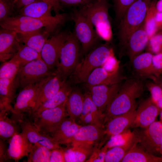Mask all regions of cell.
I'll return each mask as SVG.
<instances>
[{
	"instance_id": "5b68a950",
	"label": "cell",
	"mask_w": 162,
	"mask_h": 162,
	"mask_svg": "<svg viewBox=\"0 0 162 162\" xmlns=\"http://www.w3.org/2000/svg\"><path fill=\"white\" fill-rule=\"evenodd\" d=\"M112 49L107 44L101 45L91 51L79 62L72 73V79L76 83L85 82L91 72L101 67L111 56Z\"/></svg>"
},
{
	"instance_id": "60d3db41",
	"label": "cell",
	"mask_w": 162,
	"mask_h": 162,
	"mask_svg": "<svg viewBox=\"0 0 162 162\" xmlns=\"http://www.w3.org/2000/svg\"><path fill=\"white\" fill-rule=\"evenodd\" d=\"M15 9L14 0H0V21L13 16Z\"/></svg>"
},
{
	"instance_id": "ba28073f",
	"label": "cell",
	"mask_w": 162,
	"mask_h": 162,
	"mask_svg": "<svg viewBox=\"0 0 162 162\" xmlns=\"http://www.w3.org/2000/svg\"><path fill=\"white\" fill-rule=\"evenodd\" d=\"M41 58L34 60L20 67L17 74L22 88L40 82L51 75L52 72Z\"/></svg>"
},
{
	"instance_id": "7c38bea8",
	"label": "cell",
	"mask_w": 162,
	"mask_h": 162,
	"mask_svg": "<svg viewBox=\"0 0 162 162\" xmlns=\"http://www.w3.org/2000/svg\"><path fill=\"white\" fill-rule=\"evenodd\" d=\"M68 33L61 32L52 36L46 42L41 52L42 59L51 70L59 63L62 47Z\"/></svg>"
},
{
	"instance_id": "816d5d0a",
	"label": "cell",
	"mask_w": 162,
	"mask_h": 162,
	"mask_svg": "<svg viewBox=\"0 0 162 162\" xmlns=\"http://www.w3.org/2000/svg\"><path fill=\"white\" fill-rule=\"evenodd\" d=\"M36 0H14L15 9L18 10Z\"/></svg>"
},
{
	"instance_id": "b9f144b4",
	"label": "cell",
	"mask_w": 162,
	"mask_h": 162,
	"mask_svg": "<svg viewBox=\"0 0 162 162\" xmlns=\"http://www.w3.org/2000/svg\"><path fill=\"white\" fill-rule=\"evenodd\" d=\"M149 48L152 53L158 54L162 51V31H158L149 39Z\"/></svg>"
},
{
	"instance_id": "30bf717a",
	"label": "cell",
	"mask_w": 162,
	"mask_h": 162,
	"mask_svg": "<svg viewBox=\"0 0 162 162\" xmlns=\"http://www.w3.org/2000/svg\"><path fill=\"white\" fill-rule=\"evenodd\" d=\"M67 115L64 104L44 110L32 117L34 122L40 133L50 136Z\"/></svg>"
},
{
	"instance_id": "4316f807",
	"label": "cell",
	"mask_w": 162,
	"mask_h": 162,
	"mask_svg": "<svg viewBox=\"0 0 162 162\" xmlns=\"http://www.w3.org/2000/svg\"><path fill=\"white\" fill-rule=\"evenodd\" d=\"M41 29L26 33H18V39L20 43L33 49L40 55L42 50L50 34Z\"/></svg>"
},
{
	"instance_id": "3957f363",
	"label": "cell",
	"mask_w": 162,
	"mask_h": 162,
	"mask_svg": "<svg viewBox=\"0 0 162 162\" xmlns=\"http://www.w3.org/2000/svg\"><path fill=\"white\" fill-rule=\"evenodd\" d=\"M152 0H136L127 9L119 21L118 38L122 56L132 33L144 22Z\"/></svg>"
},
{
	"instance_id": "f35d334b",
	"label": "cell",
	"mask_w": 162,
	"mask_h": 162,
	"mask_svg": "<svg viewBox=\"0 0 162 162\" xmlns=\"http://www.w3.org/2000/svg\"><path fill=\"white\" fill-rule=\"evenodd\" d=\"M20 66L15 62L9 60L3 62L0 68V78L12 79L16 76Z\"/></svg>"
},
{
	"instance_id": "603a6c76",
	"label": "cell",
	"mask_w": 162,
	"mask_h": 162,
	"mask_svg": "<svg viewBox=\"0 0 162 162\" xmlns=\"http://www.w3.org/2000/svg\"><path fill=\"white\" fill-rule=\"evenodd\" d=\"M153 53L149 52L141 53L130 60L134 78L143 80L150 78L155 80L152 63Z\"/></svg>"
},
{
	"instance_id": "ffe728a7",
	"label": "cell",
	"mask_w": 162,
	"mask_h": 162,
	"mask_svg": "<svg viewBox=\"0 0 162 162\" xmlns=\"http://www.w3.org/2000/svg\"><path fill=\"white\" fill-rule=\"evenodd\" d=\"M8 154L9 159L16 162L23 157L27 156L32 150L33 144L22 132L16 134L8 140Z\"/></svg>"
},
{
	"instance_id": "6da1fadb",
	"label": "cell",
	"mask_w": 162,
	"mask_h": 162,
	"mask_svg": "<svg viewBox=\"0 0 162 162\" xmlns=\"http://www.w3.org/2000/svg\"><path fill=\"white\" fill-rule=\"evenodd\" d=\"M66 13L56 14L54 16L35 18L19 14L8 17L0 21L1 28L15 31L17 33H26L40 30L50 34L53 32L67 20Z\"/></svg>"
},
{
	"instance_id": "f5cc1de1",
	"label": "cell",
	"mask_w": 162,
	"mask_h": 162,
	"mask_svg": "<svg viewBox=\"0 0 162 162\" xmlns=\"http://www.w3.org/2000/svg\"><path fill=\"white\" fill-rule=\"evenodd\" d=\"M156 26L158 31L162 28V12L157 11L155 16Z\"/></svg>"
},
{
	"instance_id": "f6af8a7d",
	"label": "cell",
	"mask_w": 162,
	"mask_h": 162,
	"mask_svg": "<svg viewBox=\"0 0 162 162\" xmlns=\"http://www.w3.org/2000/svg\"><path fill=\"white\" fill-rule=\"evenodd\" d=\"M96 0H58L62 6L80 8L96 1Z\"/></svg>"
},
{
	"instance_id": "74e56055",
	"label": "cell",
	"mask_w": 162,
	"mask_h": 162,
	"mask_svg": "<svg viewBox=\"0 0 162 162\" xmlns=\"http://www.w3.org/2000/svg\"><path fill=\"white\" fill-rule=\"evenodd\" d=\"M156 2V0H152L145 20V28L149 39L158 31L156 26L155 19L157 11L155 6Z\"/></svg>"
},
{
	"instance_id": "7402d4cb",
	"label": "cell",
	"mask_w": 162,
	"mask_h": 162,
	"mask_svg": "<svg viewBox=\"0 0 162 162\" xmlns=\"http://www.w3.org/2000/svg\"><path fill=\"white\" fill-rule=\"evenodd\" d=\"M104 116L93 101L89 92L85 93L82 112L79 118L81 122L85 125L104 127L102 119Z\"/></svg>"
},
{
	"instance_id": "7dc6e473",
	"label": "cell",
	"mask_w": 162,
	"mask_h": 162,
	"mask_svg": "<svg viewBox=\"0 0 162 162\" xmlns=\"http://www.w3.org/2000/svg\"><path fill=\"white\" fill-rule=\"evenodd\" d=\"M118 64L114 55L110 56L101 67L109 72H116L118 71Z\"/></svg>"
},
{
	"instance_id": "8d00e7d4",
	"label": "cell",
	"mask_w": 162,
	"mask_h": 162,
	"mask_svg": "<svg viewBox=\"0 0 162 162\" xmlns=\"http://www.w3.org/2000/svg\"><path fill=\"white\" fill-rule=\"evenodd\" d=\"M136 138V130L129 129L118 134L111 136L104 147L107 150L116 146L124 145Z\"/></svg>"
},
{
	"instance_id": "ee69618b",
	"label": "cell",
	"mask_w": 162,
	"mask_h": 162,
	"mask_svg": "<svg viewBox=\"0 0 162 162\" xmlns=\"http://www.w3.org/2000/svg\"><path fill=\"white\" fill-rule=\"evenodd\" d=\"M154 76L156 80L162 74V51L153 55L152 59Z\"/></svg>"
},
{
	"instance_id": "8fae6325",
	"label": "cell",
	"mask_w": 162,
	"mask_h": 162,
	"mask_svg": "<svg viewBox=\"0 0 162 162\" xmlns=\"http://www.w3.org/2000/svg\"><path fill=\"white\" fill-rule=\"evenodd\" d=\"M136 130L140 147L153 154L159 152L162 143V123L155 121L147 127Z\"/></svg>"
},
{
	"instance_id": "d4e9b609",
	"label": "cell",
	"mask_w": 162,
	"mask_h": 162,
	"mask_svg": "<svg viewBox=\"0 0 162 162\" xmlns=\"http://www.w3.org/2000/svg\"><path fill=\"white\" fill-rule=\"evenodd\" d=\"M125 78L118 71L110 72L101 67L94 69L84 83L87 87L100 85H112L120 83Z\"/></svg>"
},
{
	"instance_id": "83f0119b",
	"label": "cell",
	"mask_w": 162,
	"mask_h": 162,
	"mask_svg": "<svg viewBox=\"0 0 162 162\" xmlns=\"http://www.w3.org/2000/svg\"><path fill=\"white\" fill-rule=\"evenodd\" d=\"M52 7L44 0H36L19 10L20 14L35 18L52 16Z\"/></svg>"
},
{
	"instance_id": "44dd1931",
	"label": "cell",
	"mask_w": 162,
	"mask_h": 162,
	"mask_svg": "<svg viewBox=\"0 0 162 162\" xmlns=\"http://www.w3.org/2000/svg\"><path fill=\"white\" fill-rule=\"evenodd\" d=\"M136 108L130 111L116 116L107 122L105 135V139H109L112 136L121 134L131 127L136 113Z\"/></svg>"
},
{
	"instance_id": "d6986e66",
	"label": "cell",
	"mask_w": 162,
	"mask_h": 162,
	"mask_svg": "<svg viewBox=\"0 0 162 162\" xmlns=\"http://www.w3.org/2000/svg\"><path fill=\"white\" fill-rule=\"evenodd\" d=\"M148 40L144 21L129 37L122 55L125 52L130 60H131L141 53L147 44Z\"/></svg>"
},
{
	"instance_id": "484cf974",
	"label": "cell",
	"mask_w": 162,
	"mask_h": 162,
	"mask_svg": "<svg viewBox=\"0 0 162 162\" xmlns=\"http://www.w3.org/2000/svg\"><path fill=\"white\" fill-rule=\"evenodd\" d=\"M82 126L70 117L64 118L50 136L58 143L69 144L74 135Z\"/></svg>"
},
{
	"instance_id": "8992f818",
	"label": "cell",
	"mask_w": 162,
	"mask_h": 162,
	"mask_svg": "<svg viewBox=\"0 0 162 162\" xmlns=\"http://www.w3.org/2000/svg\"><path fill=\"white\" fill-rule=\"evenodd\" d=\"M80 42L74 32L70 33L61 49L60 61L56 71L66 79L79 63Z\"/></svg>"
},
{
	"instance_id": "f907efd6",
	"label": "cell",
	"mask_w": 162,
	"mask_h": 162,
	"mask_svg": "<svg viewBox=\"0 0 162 162\" xmlns=\"http://www.w3.org/2000/svg\"><path fill=\"white\" fill-rule=\"evenodd\" d=\"M49 4L52 7V9L56 14H59L60 10L62 9L63 7L61 5L58 0H44Z\"/></svg>"
},
{
	"instance_id": "7bdbcfd3",
	"label": "cell",
	"mask_w": 162,
	"mask_h": 162,
	"mask_svg": "<svg viewBox=\"0 0 162 162\" xmlns=\"http://www.w3.org/2000/svg\"><path fill=\"white\" fill-rule=\"evenodd\" d=\"M136 0H114L116 17L120 21L126 10Z\"/></svg>"
},
{
	"instance_id": "5bb4252c",
	"label": "cell",
	"mask_w": 162,
	"mask_h": 162,
	"mask_svg": "<svg viewBox=\"0 0 162 162\" xmlns=\"http://www.w3.org/2000/svg\"><path fill=\"white\" fill-rule=\"evenodd\" d=\"M104 127L94 125L82 126L71 139L72 146L93 147V146L105 135Z\"/></svg>"
},
{
	"instance_id": "db71d44e",
	"label": "cell",
	"mask_w": 162,
	"mask_h": 162,
	"mask_svg": "<svg viewBox=\"0 0 162 162\" xmlns=\"http://www.w3.org/2000/svg\"><path fill=\"white\" fill-rule=\"evenodd\" d=\"M155 6L157 11L162 12V0H159L157 2Z\"/></svg>"
},
{
	"instance_id": "1f68e13d",
	"label": "cell",
	"mask_w": 162,
	"mask_h": 162,
	"mask_svg": "<svg viewBox=\"0 0 162 162\" xmlns=\"http://www.w3.org/2000/svg\"><path fill=\"white\" fill-rule=\"evenodd\" d=\"M137 145L127 153L120 162H162V157L150 154Z\"/></svg>"
},
{
	"instance_id": "ac0fdd59",
	"label": "cell",
	"mask_w": 162,
	"mask_h": 162,
	"mask_svg": "<svg viewBox=\"0 0 162 162\" xmlns=\"http://www.w3.org/2000/svg\"><path fill=\"white\" fill-rule=\"evenodd\" d=\"M16 31L1 28L0 30V60L3 62L11 58L20 44Z\"/></svg>"
},
{
	"instance_id": "e575fe53",
	"label": "cell",
	"mask_w": 162,
	"mask_h": 162,
	"mask_svg": "<svg viewBox=\"0 0 162 162\" xmlns=\"http://www.w3.org/2000/svg\"><path fill=\"white\" fill-rule=\"evenodd\" d=\"M136 138L124 145L114 146L108 149L104 157L105 162H119L127 153L135 145L138 144Z\"/></svg>"
},
{
	"instance_id": "6f0895ef",
	"label": "cell",
	"mask_w": 162,
	"mask_h": 162,
	"mask_svg": "<svg viewBox=\"0 0 162 162\" xmlns=\"http://www.w3.org/2000/svg\"><path fill=\"white\" fill-rule=\"evenodd\" d=\"M158 84L162 88V81H161V82H160V83Z\"/></svg>"
},
{
	"instance_id": "d6a6232c",
	"label": "cell",
	"mask_w": 162,
	"mask_h": 162,
	"mask_svg": "<svg viewBox=\"0 0 162 162\" xmlns=\"http://www.w3.org/2000/svg\"><path fill=\"white\" fill-rule=\"evenodd\" d=\"M63 149L65 162H83L91 155L94 149L93 147L72 146Z\"/></svg>"
},
{
	"instance_id": "9a60e30c",
	"label": "cell",
	"mask_w": 162,
	"mask_h": 162,
	"mask_svg": "<svg viewBox=\"0 0 162 162\" xmlns=\"http://www.w3.org/2000/svg\"><path fill=\"white\" fill-rule=\"evenodd\" d=\"M66 80L59 73L54 71L40 89L32 115L43 103L52 98L57 94Z\"/></svg>"
},
{
	"instance_id": "4dcf8cb0",
	"label": "cell",
	"mask_w": 162,
	"mask_h": 162,
	"mask_svg": "<svg viewBox=\"0 0 162 162\" xmlns=\"http://www.w3.org/2000/svg\"><path fill=\"white\" fill-rule=\"evenodd\" d=\"M7 111H0V136L4 140H8L15 134L19 133L21 128L18 122L7 116Z\"/></svg>"
},
{
	"instance_id": "681fc988",
	"label": "cell",
	"mask_w": 162,
	"mask_h": 162,
	"mask_svg": "<svg viewBox=\"0 0 162 162\" xmlns=\"http://www.w3.org/2000/svg\"><path fill=\"white\" fill-rule=\"evenodd\" d=\"M5 140L0 139V162L6 161L9 159L8 154V147Z\"/></svg>"
},
{
	"instance_id": "f546056e",
	"label": "cell",
	"mask_w": 162,
	"mask_h": 162,
	"mask_svg": "<svg viewBox=\"0 0 162 162\" xmlns=\"http://www.w3.org/2000/svg\"><path fill=\"white\" fill-rule=\"evenodd\" d=\"M72 90L69 83L66 82L57 94L52 98L41 104L32 114L33 116L46 109L54 108L65 104L69 95Z\"/></svg>"
},
{
	"instance_id": "d590c367",
	"label": "cell",
	"mask_w": 162,
	"mask_h": 162,
	"mask_svg": "<svg viewBox=\"0 0 162 162\" xmlns=\"http://www.w3.org/2000/svg\"><path fill=\"white\" fill-rule=\"evenodd\" d=\"M51 150L38 143L33 144L27 156L28 162H50Z\"/></svg>"
},
{
	"instance_id": "2e32d148",
	"label": "cell",
	"mask_w": 162,
	"mask_h": 162,
	"mask_svg": "<svg viewBox=\"0 0 162 162\" xmlns=\"http://www.w3.org/2000/svg\"><path fill=\"white\" fill-rule=\"evenodd\" d=\"M136 116L130 127L145 128L155 121L161 111L151 97L142 101L136 110Z\"/></svg>"
},
{
	"instance_id": "ab89813d",
	"label": "cell",
	"mask_w": 162,
	"mask_h": 162,
	"mask_svg": "<svg viewBox=\"0 0 162 162\" xmlns=\"http://www.w3.org/2000/svg\"><path fill=\"white\" fill-rule=\"evenodd\" d=\"M147 87L151 94L153 101L161 110H162V88L157 83L152 82L147 84Z\"/></svg>"
},
{
	"instance_id": "52a82bcc",
	"label": "cell",
	"mask_w": 162,
	"mask_h": 162,
	"mask_svg": "<svg viewBox=\"0 0 162 162\" xmlns=\"http://www.w3.org/2000/svg\"><path fill=\"white\" fill-rule=\"evenodd\" d=\"M11 118L18 123L22 132L33 144L39 143L52 150L60 148L52 137L40 133L35 125L31 114L27 112L12 113Z\"/></svg>"
},
{
	"instance_id": "7a4b0ae2",
	"label": "cell",
	"mask_w": 162,
	"mask_h": 162,
	"mask_svg": "<svg viewBox=\"0 0 162 162\" xmlns=\"http://www.w3.org/2000/svg\"><path fill=\"white\" fill-rule=\"evenodd\" d=\"M143 91L142 80L134 77L126 80L107 106L104 121L136 108V100Z\"/></svg>"
},
{
	"instance_id": "277c9868",
	"label": "cell",
	"mask_w": 162,
	"mask_h": 162,
	"mask_svg": "<svg viewBox=\"0 0 162 162\" xmlns=\"http://www.w3.org/2000/svg\"><path fill=\"white\" fill-rule=\"evenodd\" d=\"M109 5L106 0L96 1L79 8L80 12L95 28L100 38L110 40L112 35L108 10Z\"/></svg>"
},
{
	"instance_id": "e0dca14e",
	"label": "cell",
	"mask_w": 162,
	"mask_h": 162,
	"mask_svg": "<svg viewBox=\"0 0 162 162\" xmlns=\"http://www.w3.org/2000/svg\"><path fill=\"white\" fill-rule=\"evenodd\" d=\"M121 86L119 83L112 85H100L88 87L93 101L101 112L103 113L106 110Z\"/></svg>"
},
{
	"instance_id": "9c48e42d",
	"label": "cell",
	"mask_w": 162,
	"mask_h": 162,
	"mask_svg": "<svg viewBox=\"0 0 162 162\" xmlns=\"http://www.w3.org/2000/svg\"><path fill=\"white\" fill-rule=\"evenodd\" d=\"M71 18L75 23L74 33L81 43L83 53H86L100 38L94 27L79 9L74 10Z\"/></svg>"
},
{
	"instance_id": "4fadbf2b",
	"label": "cell",
	"mask_w": 162,
	"mask_h": 162,
	"mask_svg": "<svg viewBox=\"0 0 162 162\" xmlns=\"http://www.w3.org/2000/svg\"><path fill=\"white\" fill-rule=\"evenodd\" d=\"M49 77L22 88L17 96L13 107V113L27 112L32 114L39 91Z\"/></svg>"
},
{
	"instance_id": "11a10c76",
	"label": "cell",
	"mask_w": 162,
	"mask_h": 162,
	"mask_svg": "<svg viewBox=\"0 0 162 162\" xmlns=\"http://www.w3.org/2000/svg\"><path fill=\"white\" fill-rule=\"evenodd\" d=\"M159 152L161 155V157H162V143L161 144L159 149Z\"/></svg>"
},
{
	"instance_id": "cb8c5ba5",
	"label": "cell",
	"mask_w": 162,
	"mask_h": 162,
	"mask_svg": "<svg viewBox=\"0 0 162 162\" xmlns=\"http://www.w3.org/2000/svg\"><path fill=\"white\" fill-rule=\"evenodd\" d=\"M20 86L16 75L14 78H0V110L14 112L11 105L15 96L17 89Z\"/></svg>"
},
{
	"instance_id": "836d02e7",
	"label": "cell",
	"mask_w": 162,
	"mask_h": 162,
	"mask_svg": "<svg viewBox=\"0 0 162 162\" xmlns=\"http://www.w3.org/2000/svg\"><path fill=\"white\" fill-rule=\"evenodd\" d=\"M41 58V55L33 49L25 44H20L10 60L21 67L34 60Z\"/></svg>"
},
{
	"instance_id": "c3c4849f",
	"label": "cell",
	"mask_w": 162,
	"mask_h": 162,
	"mask_svg": "<svg viewBox=\"0 0 162 162\" xmlns=\"http://www.w3.org/2000/svg\"><path fill=\"white\" fill-rule=\"evenodd\" d=\"M63 148H60L51 150L50 162H65Z\"/></svg>"
},
{
	"instance_id": "bcb514c9",
	"label": "cell",
	"mask_w": 162,
	"mask_h": 162,
	"mask_svg": "<svg viewBox=\"0 0 162 162\" xmlns=\"http://www.w3.org/2000/svg\"><path fill=\"white\" fill-rule=\"evenodd\" d=\"M107 150L104 147L101 149H94L89 158L86 160V162H104V157Z\"/></svg>"
},
{
	"instance_id": "680465c9",
	"label": "cell",
	"mask_w": 162,
	"mask_h": 162,
	"mask_svg": "<svg viewBox=\"0 0 162 162\" xmlns=\"http://www.w3.org/2000/svg\"><path fill=\"white\" fill-rule=\"evenodd\" d=\"M96 0L97 1H100L102 0Z\"/></svg>"
},
{
	"instance_id": "9f6ffc18",
	"label": "cell",
	"mask_w": 162,
	"mask_h": 162,
	"mask_svg": "<svg viewBox=\"0 0 162 162\" xmlns=\"http://www.w3.org/2000/svg\"><path fill=\"white\" fill-rule=\"evenodd\" d=\"M160 113V121L162 123V110H161Z\"/></svg>"
},
{
	"instance_id": "f1b7e54d",
	"label": "cell",
	"mask_w": 162,
	"mask_h": 162,
	"mask_svg": "<svg viewBox=\"0 0 162 162\" xmlns=\"http://www.w3.org/2000/svg\"><path fill=\"white\" fill-rule=\"evenodd\" d=\"M84 94L78 89L72 90L65 103L68 115L75 120L80 117L82 110Z\"/></svg>"
}]
</instances>
